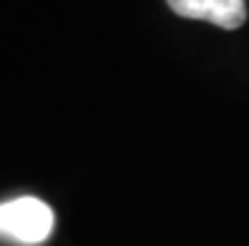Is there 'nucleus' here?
Returning <instances> with one entry per match:
<instances>
[{"mask_svg": "<svg viewBox=\"0 0 249 246\" xmlns=\"http://www.w3.org/2000/svg\"><path fill=\"white\" fill-rule=\"evenodd\" d=\"M53 231V211L33 196H20L0 204V236L18 244H40Z\"/></svg>", "mask_w": 249, "mask_h": 246, "instance_id": "f257e3e1", "label": "nucleus"}, {"mask_svg": "<svg viewBox=\"0 0 249 246\" xmlns=\"http://www.w3.org/2000/svg\"><path fill=\"white\" fill-rule=\"evenodd\" d=\"M166 3L181 18L207 20L224 31L242 28L247 20V0H166Z\"/></svg>", "mask_w": 249, "mask_h": 246, "instance_id": "f03ea898", "label": "nucleus"}]
</instances>
